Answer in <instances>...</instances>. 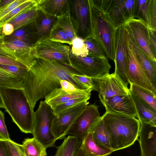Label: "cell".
<instances>
[{"label": "cell", "instance_id": "1", "mask_svg": "<svg viewBox=\"0 0 156 156\" xmlns=\"http://www.w3.org/2000/svg\"><path fill=\"white\" fill-rule=\"evenodd\" d=\"M76 73L81 74L70 66L37 58L21 81L22 89L34 109L38 101L45 98L55 88L61 87L62 80L69 81L78 89H88L72 77L73 74Z\"/></svg>", "mask_w": 156, "mask_h": 156}, {"label": "cell", "instance_id": "2", "mask_svg": "<svg viewBox=\"0 0 156 156\" xmlns=\"http://www.w3.org/2000/svg\"><path fill=\"white\" fill-rule=\"evenodd\" d=\"M101 117L113 152L131 146L137 139L140 124L136 117L107 112Z\"/></svg>", "mask_w": 156, "mask_h": 156}, {"label": "cell", "instance_id": "3", "mask_svg": "<svg viewBox=\"0 0 156 156\" xmlns=\"http://www.w3.org/2000/svg\"><path fill=\"white\" fill-rule=\"evenodd\" d=\"M4 108L20 131L32 133L34 112L23 89L0 86Z\"/></svg>", "mask_w": 156, "mask_h": 156}, {"label": "cell", "instance_id": "4", "mask_svg": "<svg viewBox=\"0 0 156 156\" xmlns=\"http://www.w3.org/2000/svg\"><path fill=\"white\" fill-rule=\"evenodd\" d=\"M93 36L101 46L106 56L114 61L115 29L103 12L93 5L90 0Z\"/></svg>", "mask_w": 156, "mask_h": 156}, {"label": "cell", "instance_id": "5", "mask_svg": "<svg viewBox=\"0 0 156 156\" xmlns=\"http://www.w3.org/2000/svg\"><path fill=\"white\" fill-rule=\"evenodd\" d=\"M101 11L116 29L134 18L136 0H90Z\"/></svg>", "mask_w": 156, "mask_h": 156}, {"label": "cell", "instance_id": "6", "mask_svg": "<svg viewBox=\"0 0 156 156\" xmlns=\"http://www.w3.org/2000/svg\"><path fill=\"white\" fill-rule=\"evenodd\" d=\"M55 116L51 107L44 101H41L34 112L32 134L45 148L55 146L56 140L51 132V127Z\"/></svg>", "mask_w": 156, "mask_h": 156}, {"label": "cell", "instance_id": "7", "mask_svg": "<svg viewBox=\"0 0 156 156\" xmlns=\"http://www.w3.org/2000/svg\"><path fill=\"white\" fill-rule=\"evenodd\" d=\"M124 37L125 48V72L129 83L139 86L155 94L146 74L135 53L128 31L125 26Z\"/></svg>", "mask_w": 156, "mask_h": 156}, {"label": "cell", "instance_id": "8", "mask_svg": "<svg viewBox=\"0 0 156 156\" xmlns=\"http://www.w3.org/2000/svg\"><path fill=\"white\" fill-rule=\"evenodd\" d=\"M69 14L77 37H92L90 0H70Z\"/></svg>", "mask_w": 156, "mask_h": 156}, {"label": "cell", "instance_id": "9", "mask_svg": "<svg viewBox=\"0 0 156 156\" xmlns=\"http://www.w3.org/2000/svg\"><path fill=\"white\" fill-rule=\"evenodd\" d=\"M70 66L81 75L91 78L101 77L108 74L111 66L107 57H98L88 55L84 57L69 54Z\"/></svg>", "mask_w": 156, "mask_h": 156}, {"label": "cell", "instance_id": "10", "mask_svg": "<svg viewBox=\"0 0 156 156\" xmlns=\"http://www.w3.org/2000/svg\"><path fill=\"white\" fill-rule=\"evenodd\" d=\"M33 47L36 58L54 61L70 66L69 45L44 37L38 39Z\"/></svg>", "mask_w": 156, "mask_h": 156}, {"label": "cell", "instance_id": "11", "mask_svg": "<svg viewBox=\"0 0 156 156\" xmlns=\"http://www.w3.org/2000/svg\"><path fill=\"white\" fill-rule=\"evenodd\" d=\"M101 119L98 107L95 104L87 105L76 117L66 134H71L81 140Z\"/></svg>", "mask_w": 156, "mask_h": 156}, {"label": "cell", "instance_id": "12", "mask_svg": "<svg viewBox=\"0 0 156 156\" xmlns=\"http://www.w3.org/2000/svg\"><path fill=\"white\" fill-rule=\"evenodd\" d=\"M92 78L93 90L98 92L100 99L130 94L127 86L114 73H108L100 78Z\"/></svg>", "mask_w": 156, "mask_h": 156}, {"label": "cell", "instance_id": "13", "mask_svg": "<svg viewBox=\"0 0 156 156\" xmlns=\"http://www.w3.org/2000/svg\"><path fill=\"white\" fill-rule=\"evenodd\" d=\"M89 104L87 101H84L55 116L51 131L56 140L66 138V133L70 126Z\"/></svg>", "mask_w": 156, "mask_h": 156}, {"label": "cell", "instance_id": "14", "mask_svg": "<svg viewBox=\"0 0 156 156\" xmlns=\"http://www.w3.org/2000/svg\"><path fill=\"white\" fill-rule=\"evenodd\" d=\"M125 26L140 48L151 60L156 62V57L150 47L148 27L140 20L134 18L127 22Z\"/></svg>", "mask_w": 156, "mask_h": 156}, {"label": "cell", "instance_id": "15", "mask_svg": "<svg viewBox=\"0 0 156 156\" xmlns=\"http://www.w3.org/2000/svg\"><path fill=\"white\" fill-rule=\"evenodd\" d=\"M100 99L105 108L106 112L138 117L131 94Z\"/></svg>", "mask_w": 156, "mask_h": 156}, {"label": "cell", "instance_id": "16", "mask_svg": "<svg viewBox=\"0 0 156 156\" xmlns=\"http://www.w3.org/2000/svg\"><path fill=\"white\" fill-rule=\"evenodd\" d=\"M123 25L116 29L115 36V55L114 73L126 86L129 83L125 72V48L124 42V30Z\"/></svg>", "mask_w": 156, "mask_h": 156}, {"label": "cell", "instance_id": "17", "mask_svg": "<svg viewBox=\"0 0 156 156\" xmlns=\"http://www.w3.org/2000/svg\"><path fill=\"white\" fill-rule=\"evenodd\" d=\"M140 124L139 136L141 156H156V126Z\"/></svg>", "mask_w": 156, "mask_h": 156}, {"label": "cell", "instance_id": "18", "mask_svg": "<svg viewBox=\"0 0 156 156\" xmlns=\"http://www.w3.org/2000/svg\"><path fill=\"white\" fill-rule=\"evenodd\" d=\"M128 33L135 53L149 80L154 93L156 94V62L151 60L145 54L137 44L129 31Z\"/></svg>", "mask_w": 156, "mask_h": 156}, {"label": "cell", "instance_id": "19", "mask_svg": "<svg viewBox=\"0 0 156 156\" xmlns=\"http://www.w3.org/2000/svg\"><path fill=\"white\" fill-rule=\"evenodd\" d=\"M92 88L80 92L66 91L61 87L56 88L45 98L44 101L51 107L63 103L69 100L79 98H90Z\"/></svg>", "mask_w": 156, "mask_h": 156}, {"label": "cell", "instance_id": "20", "mask_svg": "<svg viewBox=\"0 0 156 156\" xmlns=\"http://www.w3.org/2000/svg\"><path fill=\"white\" fill-rule=\"evenodd\" d=\"M70 0H38V9L57 18L69 12Z\"/></svg>", "mask_w": 156, "mask_h": 156}, {"label": "cell", "instance_id": "21", "mask_svg": "<svg viewBox=\"0 0 156 156\" xmlns=\"http://www.w3.org/2000/svg\"><path fill=\"white\" fill-rule=\"evenodd\" d=\"M140 123L156 126V112L130 92Z\"/></svg>", "mask_w": 156, "mask_h": 156}, {"label": "cell", "instance_id": "22", "mask_svg": "<svg viewBox=\"0 0 156 156\" xmlns=\"http://www.w3.org/2000/svg\"><path fill=\"white\" fill-rule=\"evenodd\" d=\"M81 141L80 147L87 156H108L113 152L97 144L90 133L85 135Z\"/></svg>", "mask_w": 156, "mask_h": 156}, {"label": "cell", "instance_id": "23", "mask_svg": "<svg viewBox=\"0 0 156 156\" xmlns=\"http://www.w3.org/2000/svg\"><path fill=\"white\" fill-rule=\"evenodd\" d=\"M57 21V18L39 10L38 15L35 21L38 39L41 38H48L51 30Z\"/></svg>", "mask_w": 156, "mask_h": 156}, {"label": "cell", "instance_id": "24", "mask_svg": "<svg viewBox=\"0 0 156 156\" xmlns=\"http://www.w3.org/2000/svg\"><path fill=\"white\" fill-rule=\"evenodd\" d=\"M89 133H90L96 143L102 147L112 149L110 144L108 132L101 119L93 127Z\"/></svg>", "mask_w": 156, "mask_h": 156}, {"label": "cell", "instance_id": "25", "mask_svg": "<svg viewBox=\"0 0 156 156\" xmlns=\"http://www.w3.org/2000/svg\"><path fill=\"white\" fill-rule=\"evenodd\" d=\"M81 140L78 137L69 135L61 144L57 147L55 154L52 156H73L80 147Z\"/></svg>", "mask_w": 156, "mask_h": 156}, {"label": "cell", "instance_id": "26", "mask_svg": "<svg viewBox=\"0 0 156 156\" xmlns=\"http://www.w3.org/2000/svg\"><path fill=\"white\" fill-rule=\"evenodd\" d=\"M130 92L156 112V94L143 87L130 84Z\"/></svg>", "mask_w": 156, "mask_h": 156}, {"label": "cell", "instance_id": "27", "mask_svg": "<svg viewBox=\"0 0 156 156\" xmlns=\"http://www.w3.org/2000/svg\"><path fill=\"white\" fill-rule=\"evenodd\" d=\"M37 6L21 13L12 19L9 23L12 24L14 26V30H16L34 21L39 12V10Z\"/></svg>", "mask_w": 156, "mask_h": 156}, {"label": "cell", "instance_id": "28", "mask_svg": "<svg viewBox=\"0 0 156 156\" xmlns=\"http://www.w3.org/2000/svg\"><path fill=\"white\" fill-rule=\"evenodd\" d=\"M22 147L24 154L27 156H46L45 148L34 137L25 138L23 142Z\"/></svg>", "mask_w": 156, "mask_h": 156}, {"label": "cell", "instance_id": "29", "mask_svg": "<svg viewBox=\"0 0 156 156\" xmlns=\"http://www.w3.org/2000/svg\"><path fill=\"white\" fill-rule=\"evenodd\" d=\"M151 0H136L133 17L142 21L149 28Z\"/></svg>", "mask_w": 156, "mask_h": 156}, {"label": "cell", "instance_id": "30", "mask_svg": "<svg viewBox=\"0 0 156 156\" xmlns=\"http://www.w3.org/2000/svg\"><path fill=\"white\" fill-rule=\"evenodd\" d=\"M37 2L38 0H26L0 20V29L4 24L8 23L12 19L21 13L37 6Z\"/></svg>", "mask_w": 156, "mask_h": 156}, {"label": "cell", "instance_id": "31", "mask_svg": "<svg viewBox=\"0 0 156 156\" xmlns=\"http://www.w3.org/2000/svg\"><path fill=\"white\" fill-rule=\"evenodd\" d=\"M48 38L51 40L68 44L70 46L72 44L71 41L57 23L51 30Z\"/></svg>", "mask_w": 156, "mask_h": 156}, {"label": "cell", "instance_id": "32", "mask_svg": "<svg viewBox=\"0 0 156 156\" xmlns=\"http://www.w3.org/2000/svg\"><path fill=\"white\" fill-rule=\"evenodd\" d=\"M70 51L74 55L84 57L88 55V51L82 38L76 37L72 40Z\"/></svg>", "mask_w": 156, "mask_h": 156}, {"label": "cell", "instance_id": "33", "mask_svg": "<svg viewBox=\"0 0 156 156\" xmlns=\"http://www.w3.org/2000/svg\"><path fill=\"white\" fill-rule=\"evenodd\" d=\"M0 69L20 81L25 76L29 70L27 68L3 64H0Z\"/></svg>", "mask_w": 156, "mask_h": 156}, {"label": "cell", "instance_id": "34", "mask_svg": "<svg viewBox=\"0 0 156 156\" xmlns=\"http://www.w3.org/2000/svg\"><path fill=\"white\" fill-rule=\"evenodd\" d=\"M90 98H73L62 104L51 107L53 110L54 114L56 116L66 110L83 102L87 101Z\"/></svg>", "mask_w": 156, "mask_h": 156}, {"label": "cell", "instance_id": "35", "mask_svg": "<svg viewBox=\"0 0 156 156\" xmlns=\"http://www.w3.org/2000/svg\"><path fill=\"white\" fill-rule=\"evenodd\" d=\"M57 23L63 29L71 41L73 38L77 36L69 14V12L65 15L58 18Z\"/></svg>", "mask_w": 156, "mask_h": 156}, {"label": "cell", "instance_id": "36", "mask_svg": "<svg viewBox=\"0 0 156 156\" xmlns=\"http://www.w3.org/2000/svg\"><path fill=\"white\" fill-rule=\"evenodd\" d=\"M84 41L88 51V55L98 57H107L102 47L93 37L87 38Z\"/></svg>", "mask_w": 156, "mask_h": 156}, {"label": "cell", "instance_id": "37", "mask_svg": "<svg viewBox=\"0 0 156 156\" xmlns=\"http://www.w3.org/2000/svg\"><path fill=\"white\" fill-rule=\"evenodd\" d=\"M0 86L22 89L21 81L0 69Z\"/></svg>", "mask_w": 156, "mask_h": 156}, {"label": "cell", "instance_id": "38", "mask_svg": "<svg viewBox=\"0 0 156 156\" xmlns=\"http://www.w3.org/2000/svg\"><path fill=\"white\" fill-rule=\"evenodd\" d=\"M5 44L7 48L14 51L21 50L26 52L30 51L32 49L33 46L30 44L25 41L16 39L5 41Z\"/></svg>", "mask_w": 156, "mask_h": 156}, {"label": "cell", "instance_id": "39", "mask_svg": "<svg viewBox=\"0 0 156 156\" xmlns=\"http://www.w3.org/2000/svg\"><path fill=\"white\" fill-rule=\"evenodd\" d=\"M0 64L13 65L29 69L30 66L29 63L24 59L0 55Z\"/></svg>", "mask_w": 156, "mask_h": 156}, {"label": "cell", "instance_id": "40", "mask_svg": "<svg viewBox=\"0 0 156 156\" xmlns=\"http://www.w3.org/2000/svg\"><path fill=\"white\" fill-rule=\"evenodd\" d=\"M8 156H25L22 145L12 140H6Z\"/></svg>", "mask_w": 156, "mask_h": 156}, {"label": "cell", "instance_id": "41", "mask_svg": "<svg viewBox=\"0 0 156 156\" xmlns=\"http://www.w3.org/2000/svg\"><path fill=\"white\" fill-rule=\"evenodd\" d=\"M26 0H14L6 6L0 9V20Z\"/></svg>", "mask_w": 156, "mask_h": 156}, {"label": "cell", "instance_id": "42", "mask_svg": "<svg viewBox=\"0 0 156 156\" xmlns=\"http://www.w3.org/2000/svg\"><path fill=\"white\" fill-rule=\"evenodd\" d=\"M149 28L156 30V0H151Z\"/></svg>", "mask_w": 156, "mask_h": 156}, {"label": "cell", "instance_id": "43", "mask_svg": "<svg viewBox=\"0 0 156 156\" xmlns=\"http://www.w3.org/2000/svg\"><path fill=\"white\" fill-rule=\"evenodd\" d=\"M72 77L87 88H93V84L92 78L78 73L73 74Z\"/></svg>", "mask_w": 156, "mask_h": 156}, {"label": "cell", "instance_id": "44", "mask_svg": "<svg viewBox=\"0 0 156 156\" xmlns=\"http://www.w3.org/2000/svg\"><path fill=\"white\" fill-rule=\"evenodd\" d=\"M0 138L5 140H10L5 122L4 114L0 110Z\"/></svg>", "mask_w": 156, "mask_h": 156}, {"label": "cell", "instance_id": "45", "mask_svg": "<svg viewBox=\"0 0 156 156\" xmlns=\"http://www.w3.org/2000/svg\"><path fill=\"white\" fill-rule=\"evenodd\" d=\"M60 85L61 87L63 90L68 92H80L86 90L78 89L70 82L65 80H61Z\"/></svg>", "mask_w": 156, "mask_h": 156}, {"label": "cell", "instance_id": "46", "mask_svg": "<svg viewBox=\"0 0 156 156\" xmlns=\"http://www.w3.org/2000/svg\"><path fill=\"white\" fill-rule=\"evenodd\" d=\"M149 41L152 52L156 57V30L149 28Z\"/></svg>", "mask_w": 156, "mask_h": 156}, {"label": "cell", "instance_id": "47", "mask_svg": "<svg viewBox=\"0 0 156 156\" xmlns=\"http://www.w3.org/2000/svg\"><path fill=\"white\" fill-rule=\"evenodd\" d=\"M2 33L5 35H9L14 32V28L13 26L9 23L4 24L2 27Z\"/></svg>", "mask_w": 156, "mask_h": 156}, {"label": "cell", "instance_id": "48", "mask_svg": "<svg viewBox=\"0 0 156 156\" xmlns=\"http://www.w3.org/2000/svg\"><path fill=\"white\" fill-rule=\"evenodd\" d=\"M0 156H8L6 140L0 138Z\"/></svg>", "mask_w": 156, "mask_h": 156}, {"label": "cell", "instance_id": "49", "mask_svg": "<svg viewBox=\"0 0 156 156\" xmlns=\"http://www.w3.org/2000/svg\"><path fill=\"white\" fill-rule=\"evenodd\" d=\"M73 156H87L82 148L80 147L76 152Z\"/></svg>", "mask_w": 156, "mask_h": 156}, {"label": "cell", "instance_id": "50", "mask_svg": "<svg viewBox=\"0 0 156 156\" xmlns=\"http://www.w3.org/2000/svg\"><path fill=\"white\" fill-rule=\"evenodd\" d=\"M4 105L3 104V101L1 96V95L0 94V108H4Z\"/></svg>", "mask_w": 156, "mask_h": 156}, {"label": "cell", "instance_id": "51", "mask_svg": "<svg viewBox=\"0 0 156 156\" xmlns=\"http://www.w3.org/2000/svg\"><path fill=\"white\" fill-rule=\"evenodd\" d=\"M25 156H27V155H25Z\"/></svg>", "mask_w": 156, "mask_h": 156}]
</instances>
